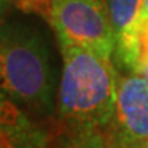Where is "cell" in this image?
<instances>
[{
	"instance_id": "obj_1",
	"label": "cell",
	"mask_w": 148,
	"mask_h": 148,
	"mask_svg": "<svg viewBox=\"0 0 148 148\" xmlns=\"http://www.w3.org/2000/svg\"><path fill=\"white\" fill-rule=\"evenodd\" d=\"M62 74L56 89V121L69 129L110 126L115 111L119 75L111 58L60 42Z\"/></svg>"
},
{
	"instance_id": "obj_2",
	"label": "cell",
	"mask_w": 148,
	"mask_h": 148,
	"mask_svg": "<svg viewBox=\"0 0 148 148\" xmlns=\"http://www.w3.org/2000/svg\"><path fill=\"white\" fill-rule=\"evenodd\" d=\"M0 90L29 112L55 118L51 55L36 29L22 23H0Z\"/></svg>"
},
{
	"instance_id": "obj_3",
	"label": "cell",
	"mask_w": 148,
	"mask_h": 148,
	"mask_svg": "<svg viewBox=\"0 0 148 148\" xmlns=\"http://www.w3.org/2000/svg\"><path fill=\"white\" fill-rule=\"evenodd\" d=\"M48 23L59 44H73L111 58L116 45L107 0H49Z\"/></svg>"
},
{
	"instance_id": "obj_4",
	"label": "cell",
	"mask_w": 148,
	"mask_h": 148,
	"mask_svg": "<svg viewBox=\"0 0 148 148\" xmlns=\"http://www.w3.org/2000/svg\"><path fill=\"white\" fill-rule=\"evenodd\" d=\"M116 148L148 141V81L136 73L119 77L115 111L106 129Z\"/></svg>"
},
{
	"instance_id": "obj_5",
	"label": "cell",
	"mask_w": 148,
	"mask_h": 148,
	"mask_svg": "<svg viewBox=\"0 0 148 148\" xmlns=\"http://www.w3.org/2000/svg\"><path fill=\"white\" fill-rule=\"evenodd\" d=\"M48 130L32 121L26 110L0 90V148H47Z\"/></svg>"
},
{
	"instance_id": "obj_6",
	"label": "cell",
	"mask_w": 148,
	"mask_h": 148,
	"mask_svg": "<svg viewBox=\"0 0 148 148\" xmlns=\"http://www.w3.org/2000/svg\"><path fill=\"white\" fill-rule=\"evenodd\" d=\"M114 53L116 60L132 73L148 64V18L138 19L132 32L116 41Z\"/></svg>"
},
{
	"instance_id": "obj_7",
	"label": "cell",
	"mask_w": 148,
	"mask_h": 148,
	"mask_svg": "<svg viewBox=\"0 0 148 148\" xmlns=\"http://www.w3.org/2000/svg\"><path fill=\"white\" fill-rule=\"evenodd\" d=\"M47 148H116L107 130L97 129H69L59 126L51 129Z\"/></svg>"
},
{
	"instance_id": "obj_8",
	"label": "cell",
	"mask_w": 148,
	"mask_h": 148,
	"mask_svg": "<svg viewBox=\"0 0 148 148\" xmlns=\"http://www.w3.org/2000/svg\"><path fill=\"white\" fill-rule=\"evenodd\" d=\"M116 41L132 32L137 23L143 0H107Z\"/></svg>"
},
{
	"instance_id": "obj_9",
	"label": "cell",
	"mask_w": 148,
	"mask_h": 148,
	"mask_svg": "<svg viewBox=\"0 0 148 148\" xmlns=\"http://www.w3.org/2000/svg\"><path fill=\"white\" fill-rule=\"evenodd\" d=\"M12 7L26 14H36L47 19L49 11V0H11Z\"/></svg>"
},
{
	"instance_id": "obj_10",
	"label": "cell",
	"mask_w": 148,
	"mask_h": 148,
	"mask_svg": "<svg viewBox=\"0 0 148 148\" xmlns=\"http://www.w3.org/2000/svg\"><path fill=\"white\" fill-rule=\"evenodd\" d=\"M11 5H12L11 0H0V23L4 22V18L11 8Z\"/></svg>"
},
{
	"instance_id": "obj_11",
	"label": "cell",
	"mask_w": 148,
	"mask_h": 148,
	"mask_svg": "<svg viewBox=\"0 0 148 148\" xmlns=\"http://www.w3.org/2000/svg\"><path fill=\"white\" fill-rule=\"evenodd\" d=\"M144 18H148V0H143L141 10H140V16H138V19H144Z\"/></svg>"
},
{
	"instance_id": "obj_12",
	"label": "cell",
	"mask_w": 148,
	"mask_h": 148,
	"mask_svg": "<svg viewBox=\"0 0 148 148\" xmlns=\"http://www.w3.org/2000/svg\"><path fill=\"white\" fill-rule=\"evenodd\" d=\"M136 74L141 75L144 79H147L148 81V64H145V66H143V67H140V69L136 71Z\"/></svg>"
},
{
	"instance_id": "obj_13",
	"label": "cell",
	"mask_w": 148,
	"mask_h": 148,
	"mask_svg": "<svg viewBox=\"0 0 148 148\" xmlns=\"http://www.w3.org/2000/svg\"><path fill=\"white\" fill-rule=\"evenodd\" d=\"M134 148H148V141H144L143 144H140V145H137V147Z\"/></svg>"
}]
</instances>
